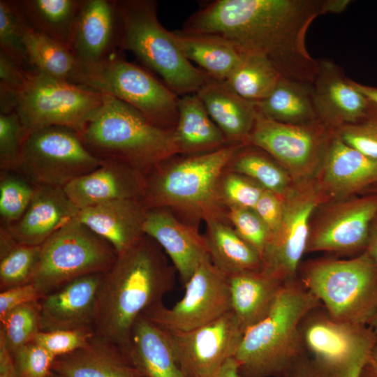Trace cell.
Listing matches in <instances>:
<instances>
[{
	"label": "cell",
	"instance_id": "15",
	"mask_svg": "<svg viewBox=\"0 0 377 377\" xmlns=\"http://www.w3.org/2000/svg\"><path fill=\"white\" fill-rule=\"evenodd\" d=\"M312 92L320 121L333 131L362 121L373 107L343 69L327 59L318 60Z\"/></svg>",
	"mask_w": 377,
	"mask_h": 377
},
{
	"label": "cell",
	"instance_id": "58",
	"mask_svg": "<svg viewBox=\"0 0 377 377\" xmlns=\"http://www.w3.org/2000/svg\"><path fill=\"white\" fill-rule=\"evenodd\" d=\"M49 377H59V376H57L54 373H52V374Z\"/></svg>",
	"mask_w": 377,
	"mask_h": 377
},
{
	"label": "cell",
	"instance_id": "48",
	"mask_svg": "<svg viewBox=\"0 0 377 377\" xmlns=\"http://www.w3.org/2000/svg\"><path fill=\"white\" fill-rule=\"evenodd\" d=\"M23 64L0 51V114L15 111L16 94L22 84Z\"/></svg>",
	"mask_w": 377,
	"mask_h": 377
},
{
	"label": "cell",
	"instance_id": "22",
	"mask_svg": "<svg viewBox=\"0 0 377 377\" xmlns=\"http://www.w3.org/2000/svg\"><path fill=\"white\" fill-rule=\"evenodd\" d=\"M147 207L142 199H121L79 209L77 219L120 255L145 235Z\"/></svg>",
	"mask_w": 377,
	"mask_h": 377
},
{
	"label": "cell",
	"instance_id": "24",
	"mask_svg": "<svg viewBox=\"0 0 377 377\" xmlns=\"http://www.w3.org/2000/svg\"><path fill=\"white\" fill-rule=\"evenodd\" d=\"M315 203L299 202L284 212L279 232L271 237L262 256V269L286 281L297 277L309 238V222Z\"/></svg>",
	"mask_w": 377,
	"mask_h": 377
},
{
	"label": "cell",
	"instance_id": "29",
	"mask_svg": "<svg viewBox=\"0 0 377 377\" xmlns=\"http://www.w3.org/2000/svg\"><path fill=\"white\" fill-rule=\"evenodd\" d=\"M179 153H204L227 142L196 94L179 97L178 117L172 133Z\"/></svg>",
	"mask_w": 377,
	"mask_h": 377
},
{
	"label": "cell",
	"instance_id": "44",
	"mask_svg": "<svg viewBox=\"0 0 377 377\" xmlns=\"http://www.w3.org/2000/svg\"><path fill=\"white\" fill-rule=\"evenodd\" d=\"M346 144L364 156L377 160V107L366 118L334 131Z\"/></svg>",
	"mask_w": 377,
	"mask_h": 377
},
{
	"label": "cell",
	"instance_id": "6",
	"mask_svg": "<svg viewBox=\"0 0 377 377\" xmlns=\"http://www.w3.org/2000/svg\"><path fill=\"white\" fill-rule=\"evenodd\" d=\"M239 146L194 154L170 165L164 161L145 174L142 200L148 208L175 207L203 216H216L217 184Z\"/></svg>",
	"mask_w": 377,
	"mask_h": 377
},
{
	"label": "cell",
	"instance_id": "30",
	"mask_svg": "<svg viewBox=\"0 0 377 377\" xmlns=\"http://www.w3.org/2000/svg\"><path fill=\"white\" fill-rule=\"evenodd\" d=\"M185 57L214 80L224 82L240 63L244 52L230 40L212 34L172 31Z\"/></svg>",
	"mask_w": 377,
	"mask_h": 377
},
{
	"label": "cell",
	"instance_id": "34",
	"mask_svg": "<svg viewBox=\"0 0 377 377\" xmlns=\"http://www.w3.org/2000/svg\"><path fill=\"white\" fill-rule=\"evenodd\" d=\"M82 1L22 0L20 3L33 29L70 48Z\"/></svg>",
	"mask_w": 377,
	"mask_h": 377
},
{
	"label": "cell",
	"instance_id": "57",
	"mask_svg": "<svg viewBox=\"0 0 377 377\" xmlns=\"http://www.w3.org/2000/svg\"><path fill=\"white\" fill-rule=\"evenodd\" d=\"M371 323L374 326V329H371L374 334H376V337H377V311L372 320V321L371 322Z\"/></svg>",
	"mask_w": 377,
	"mask_h": 377
},
{
	"label": "cell",
	"instance_id": "50",
	"mask_svg": "<svg viewBox=\"0 0 377 377\" xmlns=\"http://www.w3.org/2000/svg\"><path fill=\"white\" fill-rule=\"evenodd\" d=\"M253 210L267 227L269 238L279 232L283 220L284 209L276 193L265 189Z\"/></svg>",
	"mask_w": 377,
	"mask_h": 377
},
{
	"label": "cell",
	"instance_id": "56",
	"mask_svg": "<svg viewBox=\"0 0 377 377\" xmlns=\"http://www.w3.org/2000/svg\"><path fill=\"white\" fill-rule=\"evenodd\" d=\"M367 251L377 265V226L369 236Z\"/></svg>",
	"mask_w": 377,
	"mask_h": 377
},
{
	"label": "cell",
	"instance_id": "40",
	"mask_svg": "<svg viewBox=\"0 0 377 377\" xmlns=\"http://www.w3.org/2000/svg\"><path fill=\"white\" fill-rule=\"evenodd\" d=\"M36 186L17 171L0 172L1 225L17 221L28 208Z\"/></svg>",
	"mask_w": 377,
	"mask_h": 377
},
{
	"label": "cell",
	"instance_id": "46",
	"mask_svg": "<svg viewBox=\"0 0 377 377\" xmlns=\"http://www.w3.org/2000/svg\"><path fill=\"white\" fill-rule=\"evenodd\" d=\"M229 207L228 218L235 230L258 252L262 260L269 239L267 227L253 209Z\"/></svg>",
	"mask_w": 377,
	"mask_h": 377
},
{
	"label": "cell",
	"instance_id": "49",
	"mask_svg": "<svg viewBox=\"0 0 377 377\" xmlns=\"http://www.w3.org/2000/svg\"><path fill=\"white\" fill-rule=\"evenodd\" d=\"M264 191L238 174L232 173L224 178L221 193L229 207L253 209Z\"/></svg>",
	"mask_w": 377,
	"mask_h": 377
},
{
	"label": "cell",
	"instance_id": "47",
	"mask_svg": "<svg viewBox=\"0 0 377 377\" xmlns=\"http://www.w3.org/2000/svg\"><path fill=\"white\" fill-rule=\"evenodd\" d=\"M18 377H49L55 360L52 354L34 342L11 353Z\"/></svg>",
	"mask_w": 377,
	"mask_h": 377
},
{
	"label": "cell",
	"instance_id": "4",
	"mask_svg": "<svg viewBox=\"0 0 377 377\" xmlns=\"http://www.w3.org/2000/svg\"><path fill=\"white\" fill-rule=\"evenodd\" d=\"M79 133L96 158L120 161L143 174L179 153L172 132L154 125L133 107L106 94Z\"/></svg>",
	"mask_w": 377,
	"mask_h": 377
},
{
	"label": "cell",
	"instance_id": "23",
	"mask_svg": "<svg viewBox=\"0 0 377 377\" xmlns=\"http://www.w3.org/2000/svg\"><path fill=\"white\" fill-rule=\"evenodd\" d=\"M78 212L79 209L63 188L38 185L22 216L11 225L1 226L18 242L40 246L66 223L77 217Z\"/></svg>",
	"mask_w": 377,
	"mask_h": 377
},
{
	"label": "cell",
	"instance_id": "36",
	"mask_svg": "<svg viewBox=\"0 0 377 377\" xmlns=\"http://www.w3.org/2000/svg\"><path fill=\"white\" fill-rule=\"evenodd\" d=\"M26 63L51 77L69 80L77 61L69 47L30 27L24 38Z\"/></svg>",
	"mask_w": 377,
	"mask_h": 377
},
{
	"label": "cell",
	"instance_id": "20",
	"mask_svg": "<svg viewBox=\"0 0 377 377\" xmlns=\"http://www.w3.org/2000/svg\"><path fill=\"white\" fill-rule=\"evenodd\" d=\"M376 215L377 195L347 203L309 236L306 251L350 252L367 246Z\"/></svg>",
	"mask_w": 377,
	"mask_h": 377
},
{
	"label": "cell",
	"instance_id": "3",
	"mask_svg": "<svg viewBox=\"0 0 377 377\" xmlns=\"http://www.w3.org/2000/svg\"><path fill=\"white\" fill-rule=\"evenodd\" d=\"M321 304L297 277L286 281L268 314L243 334L234 357L240 377H286L308 354L301 322Z\"/></svg>",
	"mask_w": 377,
	"mask_h": 377
},
{
	"label": "cell",
	"instance_id": "25",
	"mask_svg": "<svg viewBox=\"0 0 377 377\" xmlns=\"http://www.w3.org/2000/svg\"><path fill=\"white\" fill-rule=\"evenodd\" d=\"M52 373L59 377H146L120 347L96 336L84 347L56 357Z\"/></svg>",
	"mask_w": 377,
	"mask_h": 377
},
{
	"label": "cell",
	"instance_id": "54",
	"mask_svg": "<svg viewBox=\"0 0 377 377\" xmlns=\"http://www.w3.org/2000/svg\"><path fill=\"white\" fill-rule=\"evenodd\" d=\"M361 377H377V343L368 357Z\"/></svg>",
	"mask_w": 377,
	"mask_h": 377
},
{
	"label": "cell",
	"instance_id": "5",
	"mask_svg": "<svg viewBox=\"0 0 377 377\" xmlns=\"http://www.w3.org/2000/svg\"><path fill=\"white\" fill-rule=\"evenodd\" d=\"M121 33L119 48L131 52L179 97L195 94L211 77L185 57L172 31L157 17L152 0H117Z\"/></svg>",
	"mask_w": 377,
	"mask_h": 377
},
{
	"label": "cell",
	"instance_id": "41",
	"mask_svg": "<svg viewBox=\"0 0 377 377\" xmlns=\"http://www.w3.org/2000/svg\"><path fill=\"white\" fill-rule=\"evenodd\" d=\"M0 334L10 353L32 342L40 332L39 301L13 309L0 318Z\"/></svg>",
	"mask_w": 377,
	"mask_h": 377
},
{
	"label": "cell",
	"instance_id": "38",
	"mask_svg": "<svg viewBox=\"0 0 377 377\" xmlns=\"http://www.w3.org/2000/svg\"><path fill=\"white\" fill-rule=\"evenodd\" d=\"M40 246L22 244L17 241L7 251L0 254V290L30 283L38 265Z\"/></svg>",
	"mask_w": 377,
	"mask_h": 377
},
{
	"label": "cell",
	"instance_id": "16",
	"mask_svg": "<svg viewBox=\"0 0 377 377\" xmlns=\"http://www.w3.org/2000/svg\"><path fill=\"white\" fill-rule=\"evenodd\" d=\"M121 33L117 0H82L70 49L79 64H95L116 53Z\"/></svg>",
	"mask_w": 377,
	"mask_h": 377
},
{
	"label": "cell",
	"instance_id": "2",
	"mask_svg": "<svg viewBox=\"0 0 377 377\" xmlns=\"http://www.w3.org/2000/svg\"><path fill=\"white\" fill-rule=\"evenodd\" d=\"M175 271L161 246L145 235L118 255L98 290L96 336L125 350L138 318L173 289Z\"/></svg>",
	"mask_w": 377,
	"mask_h": 377
},
{
	"label": "cell",
	"instance_id": "10",
	"mask_svg": "<svg viewBox=\"0 0 377 377\" xmlns=\"http://www.w3.org/2000/svg\"><path fill=\"white\" fill-rule=\"evenodd\" d=\"M117 257L107 241L75 217L41 245L31 282L45 295L79 277L105 273Z\"/></svg>",
	"mask_w": 377,
	"mask_h": 377
},
{
	"label": "cell",
	"instance_id": "53",
	"mask_svg": "<svg viewBox=\"0 0 377 377\" xmlns=\"http://www.w3.org/2000/svg\"><path fill=\"white\" fill-rule=\"evenodd\" d=\"M206 377H240L235 360H228L217 371Z\"/></svg>",
	"mask_w": 377,
	"mask_h": 377
},
{
	"label": "cell",
	"instance_id": "42",
	"mask_svg": "<svg viewBox=\"0 0 377 377\" xmlns=\"http://www.w3.org/2000/svg\"><path fill=\"white\" fill-rule=\"evenodd\" d=\"M232 170L249 177L260 184L264 189L276 194L287 185V177L282 170L266 156L255 151H245L232 160Z\"/></svg>",
	"mask_w": 377,
	"mask_h": 377
},
{
	"label": "cell",
	"instance_id": "28",
	"mask_svg": "<svg viewBox=\"0 0 377 377\" xmlns=\"http://www.w3.org/2000/svg\"><path fill=\"white\" fill-rule=\"evenodd\" d=\"M228 278L231 310L244 332L268 314L286 282L263 269Z\"/></svg>",
	"mask_w": 377,
	"mask_h": 377
},
{
	"label": "cell",
	"instance_id": "21",
	"mask_svg": "<svg viewBox=\"0 0 377 377\" xmlns=\"http://www.w3.org/2000/svg\"><path fill=\"white\" fill-rule=\"evenodd\" d=\"M300 332L306 353L320 358L341 357L362 346L377 343L371 329L336 320L322 304L303 318Z\"/></svg>",
	"mask_w": 377,
	"mask_h": 377
},
{
	"label": "cell",
	"instance_id": "35",
	"mask_svg": "<svg viewBox=\"0 0 377 377\" xmlns=\"http://www.w3.org/2000/svg\"><path fill=\"white\" fill-rule=\"evenodd\" d=\"M281 77L267 58L245 52L240 63L223 82L242 98L256 103L269 95Z\"/></svg>",
	"mask_w": 377,
	"mask_h": 377
},
{
	"label": "cell",
	"instance_id": "8",
	"mask_svg": "<svg viewBox=\"0 0 377 377\" xmlns=\"http://www.w3.org/2000/svg\"><path fill=\"white\" fill-rule=\"evenodd\" d=\"M69 81L111 95L154 125L175 130L179 96L147 71L117 53L98 63H77Z\"/></svg>",
	"mask_w": 377,
	"mask_h": 377
},
{
	"label": "cell",
	"instance_id": "52",
	"mask_svg": "<svg viewBox=\"0 0 377 377\" xmlns=\"http://www.w3.org/2000/svg\"><path fill=\"white\" fill-rule=\"evenodd\" d=\"M0 377H18L12 354L0 334Z\"/></svg>",
	"mask_w": 377,
	"mask_h": 377
},
{
	"label": "cell",
	"instance_id": "1",
	"mask_svg": "<svg viewBox=\"0 0 377 377\" xmlns=\"http://www.w3.org/2000/svg\"><path fill=\"white\" fill-rule=\"evenodd\" d=\"M335 12L334 0H216L192 14L182 30L223 37L267 58L282 77L312 84L318 60L306 49V32L318 16Z\"/></svg>",
	"mask_w": 377,
	"mask_h": 377
},
{
	"label": "cell",
	"instance_id": "14",
	"mask_svg": "<svg viewBox=\"0 0 377 377\" xmlns=\"http://www.w3.org/2000/svg\"><path fill=\"white\" fill-rule=\"evenodd\" d=\"M323 123L293 125L277 122L258 112L246 142L292 168L308 165L324 153L332 134ZM332 130V129H331Z\"/></svg>",
	"mask_w": 377,
	"mask_h": 377
},
{
	"label": "cell",
	"instance_id": "11",
	"mask_svg": "<svg viewBox=\"0 0 377 377\" xmlns=\"http://www.w3.org/2000/svg\"><path fill=\"white\" fill-rule=\"evenodd\" d=\"M101 163L77 131L55 126L27 133L17 172L34 185L64 188Z\"/></svg>",
	"mask_w": 377,
	"mask_h": 377
},
{
	"label": "cell",
	"instance_id": "51",
	"mask_svg": "<svg viewBox=\"0 0 377 377\" xmlns=\"http://www.w3.org/2000/svg\"><path fill=\"white\" fill-rule=\"evenodd\" d=\"M44 296V294L31 282L1 290L0 318L20 306L40 301Z\"/></svg>",
	"mask_w": 377,
	"mask_h": 377
},
{
	"label": "cell",
	"instance_id": "9",
	"mask_svg": "<svg viewBox=\"0 0 377 377\" xmlns=\"http://www.w3.org/2000/svg\"><path fill=\"white\" fill-rule=\"evenodd\" d=\"M102 103L97 90L25 69L15 111L27 133L55 126L80 133Z\"/></svg>",
	"mask_w": 377,
	"mask_h": 377
},
{
	"label": "cell",
	"instance_id": "45",
	"mask_svg": "<svg viewBox=\"0 0 377 377\" xmlns=\"http://www.w3.org/2000/svg\"><path fill=\"white\" fill-rule=\"evenodd\" d=\"M95 337L96 333L92 327L40 331L32 342L57 357L84 347Z\"/></svg>",
	"mask_w": 377,
	"mask_h": 377
},
{
	"label": "cell",
	"instance_id": "31",
	"mask_svg": "<svg viewBox=\"0 0 377 377\" xmlns=\"http://www.w3.org/2000/svg\"><path fill=\"white\" fill-rule=\"evenodd\" d=\"M207 232L204 237L213 265L228 277L262 269L258 252L218 216L205 219Z\"/></svg>",
	"mask_w": 377,
	"mask_h": 377
},
{
	"label": "cell",
	"instance_id": "18",
	"mask_svg": "<svg viewBox=\"0 0 377 377\" xmlns=\"http://www.w3.org/2000/svg\"><path fill=\"white\" fill-rule=\"evenodd\" d=\"M143 232L169 256L183 286L203 261L210 260L205 237L165 208H147Z\"/></svg>",
	"mask_w": 377,
	"mask_h": 377
},
{
	"label": "cell",
	"instance_id": "17",
	"mask_svg": "<svg viewBox=\"0 0 377 377\" xmlns=\"http://www.w3.org/2000/svg\"><path fill=\"white\" fill-rule=\"evenodd\" d=\"M103 274L79 277L45 295L39 301L40 331L94 328Z\"/></svg>",
	"mask_w": 377,
	"mask_h": 377
},
{
	"label": "cell",
	"instance_id": "39",
	"mask_svg": "<svg viewBox=\"0 0 377 377\" xmlns=\"http://www.w3.org/2000/svg\"><path fill=\"white\" fill-rule=\"evenodd\" d=\"M30 27L20 1L0 0V51L24 64V38Z\"/></svg>",
	"mask_w": 377,
	"mask_h": 377
},
{
	"label": "cell",
	"instance_id": "55",
	"mask_svg": "<svg viewBox=\"0 0 377 377\" xmlns=\"http://www.w3.org/2000/svg\"><path fill=\"white\" fill-rule=\"evenodd\" d=\"M354 86L377 107V87L353 81Z\"/></svg>",
	"mask_w": 377,
	"mask_h": 377
},
{
	"label": "cell",
	"instance_id": "19",
	"mask_svg": "<svg viewBox=\"0 0 377 377\" xmlns=\"http://www.w3.org/2000/svg\"><path fill=\"white\" fill-rule=\"evenodd\" d=\"M63 188L79 209L121 199H142L145 174L120 161L103 160Z\"/></svg>",
	"mask_w": 377,
	"mask_h": 377
},
{
	"label": "cell",
	"instance_id": "27",
	"mask_svg": "<svg viewBox=\"0 0 377 377\" xmlns=\"http://www.w3.org/2000/svg\"><path fill=\"white\" fill-rule=\"evenodd\" d=\"M195 94L227 141H246L258 114L254 103L212 77Z\"/></svg>",
	"mask_w": 377,
	"mask_h": 377
},
{
	"label": "cell",
	"instance_id": "33",
	"mask_svg": "<svg viewBox=\"0 0 377 377\" xmlns=\"http://www.w3.org/2000/svg\"><path fill=\"white\" fill-rule=\"evenodd\" d=\"M323 156L325 179L336 190H357L377 182V160L350 147L334 132Z\"/></svg>",
	"mask_w": 377,
	"mask_h": 377
},
{
	"label": "cell",
	"instance_id": "12",
	"mask_svg": "<svg viewBox=\"0 0 377 377\" xmlns=\"http://www.w3.org/2000/svg\"><path fill=\"white\" fill-rule=\"evenodd\" d=\"M183 297L172 307L161 302L142 315L170 332H184L231 311L229 278L211 260L203 261L184 286Z\"/></svg>",
	"mask_w": 377,
	"mask_h": 377
},
{
	"label": "cell",
	"instance_id": "7",
	"mask_svg": "<svg viewBox=\"0 0 377 377\" xmlns=\"http://www.w3.org/2000/svg\"><path fill=\"white\" fill-rule=\"evenodd\" d=\"M298 279L336 320L366 325L377 311V265L367 251L311 263Z\"/></svg>",
	"mask_w": 377,
	"mask_h": 377
},
{
	"label": "cell",
	"instance_id": "32",
	"mask_svg": "<svg viewBox=\"0 0 377 377\" xmlns=\"http://www.w3.org/2000/svg\"><path fill=\"white\" fill-rule=\"evenodd\" d=\"M254 104L258 113L277 122L293 125L322 123L314 104L311 84L281 77L269 95Z\"/></svg>",
	"mask_w": 377,
	"mask_h": 377
},
{
	"label": "cell",
	"instance_id": "43",
	"mask_svg": "<svg viewBox=\"0 0 377 377\" xmlns=\"http://www.w3.org/2000/svg\"><path fill=\"white\" fill-rule=\"evenodd\" d=\"M27 133L15 111L0 114V172L17 171Z\"/></svg>",
	"mask_w": 377,
	"mask_h": 377
},
{
	"label": "cell",
	"instance_id": "26",
	"mask_svg": "<svg viewBox=\"0 0 377 377\" xmlns=\"http://www.w3.org/2000/svg\"><path fill=\"white\" fill-rule=\"evenodd\" d=\"M123 351L146 377H187L177 360L168 332L144 315L135 322Z\"/></svg>",
	"mask_w": 377,
	"mask_h": 377
},
{
	"label": "cell",
	"instance_id": "13",
	"mask_svg": "<svg viewBox=\"0 0 377 377\" xmlns=\"http://www.w3.org/2000/svg\"><path fill=\"white\" fill-rule=\"evenodd\" d=\"M168 332L187 377H206L217 371L235 357L244 334L232 310L192 330Z\"/></svg>",
	"mask_w": 377,
	"mask_h": 377
},
{
	"label": "cell",
	"instance_id": "37",
	"mask_svg": "<svg viewBox=\"0 0 377 377\" xmlns=\"http://www.w3.org/2000/svg\"><path fill=\"white\" fill-rule=\"evenodd\" d=\"M375 346L364 345L334 358H320L306 354L293 364L286 377H361Z\"/></svg>",
	"mask_w": 377,
	"mask_h": 377
}]
</instances>
